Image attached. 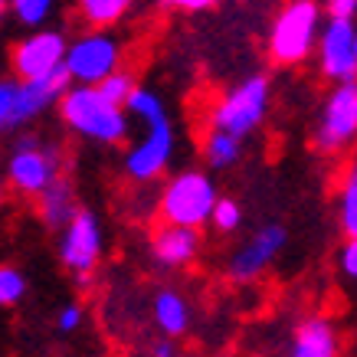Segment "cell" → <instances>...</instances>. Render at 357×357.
Wrapping results in <instances>:
<instances>
[{
  "label": "cell",
  "mask_w": 357,
  "mask_h": 357,
  "mask_svg": "<svg viewBox=\"0 0 357 357\" xmlns=\"http://www.w3.org/2000/svg\"><path fill=\"white\" fill-rule=\"evenodd\" d=\"M125 112L131 115V121L141 125V135L131 144L125 141L121 171L131 184H154L158 177L167 174L177 151V131L167 115V105L158 92L135 86L131 96L125 98Z\"/></svg>",
  "instance_id": "1"
},
{
  "label": "cell",
  "mask_w": 357,
  "mask_h": 357,
  "mask_svg": "<svg viewBox=\"0 0 357 357\" xmlns=\"http://www.w3.org/2000/svg\"><path fill=\"white\" fill-rule=\"evenodd\" d=\"M56 115L69 135L102 144V148H121L131 138V115L125 105L112 102L98 86H79L69 82L56 102Z\"/></svg>",
  "instance_id": "2"
},
{
  "label": "cell",
  "mask_w": 357,
  "mask_h": 357,
  "mask_svg": "<svg viewBox=\"0 0 357 357\" xmlns=\"http://www.w3.org/2000/svg\"><path fill=\"white\" fill-rule=\"evenodd\" d=\"M321 23H325V7L318 0H285V7L272 17L266 36L269 63L282 69L305 66L314 56Z\"/></svg>",
  "instance_id": "3"
},
{
  "label": "cell",
  "mask_w": 357,
  "mask_h": 357,
  "mask_svg": "<svg viewBox=\"0 0 357 357\" xmlns=\"http://www.w3.org/2000/svg\"><path fill=\"white\" fill-rule=\"evenodd\" d=\"M272 105V82L262 73L239 79L236 86H229L223 96L206 112V128H220L233 138L246 141L266 125Z\"/></svg>",
  "instance_id": "4"
},
{
  "label": "cell",
  "mask_w": 357,
  "mask_h": 357,
  "mask_svg": "<svg viewBox=\"0 0 357 357\" xmlns=\"http://www.w3.org/2000/svg\"><path fill=\"white\" fill-rule=\"evenodd\" d=\"M59 174H66V151L43 135L26 131L7 151L3 181H7V190H13L23 200H33L43 187L53 184Z\"/></svg>",
  "instance_id": "5"
},
{
  "label": "cell",
  "mask_w": 357,
  "mask_h": 357,
  "mask_svg": "<svg viewBox=\"0 0 357 357\" xmlns=\"http://www.w3.org/2000/svg\"><path fill=\"white\" fill-rule=\"evenodd\" d=\"M217 184L210 181L206 171H177L167 177L158 197V217L167 223H181V227L204 229L210 223V210L217 204Z\"/></svg>",
  "instance_id": "6"
},
{
  "label": "cell",
  "mask_w": 357,
  "mask_h": 357,
  "mask_svg": "<svg viewBox=\"0 0 357 357\" xmlns=\"http://www.w3.org/2000/svg\"><path fill=\"white\" fill-rule=\"evenodd\" d=\"M56 233H59L56 252H59L63 269L76 279V285L89 289L96 279L98 262H102V252H105V233H102L98 217L86 206H79Z\"/></svg>",
  "instance_id": "7"
},
{
  "label": "cell",
  "mask_w": 357,
  "mask_h": 357,
  "mask_svg": "<svg viewBox=\"0 0 357 357\" xmlns=\"http://www.w3.org/2000/svg\"><path fill=\"white\" fill-rule=\"evenodd\" d=\"M121 63H125V46H121L119 36L112 30H92V26H86V33H79L76 40L66 43L63 73L69 82L98 86Z\"/></svg>",
  "instance_id": "8"
},
{
  "label": "cell",
  "mask_w": 357,
  "mask_h": 357,
  "mask_svg": "<svg viewBox=\"0 0 357 357\" xmlns=\"http://www.w3.org/2000/svg\"><path fill=\"white\" fill-rule=\"evenodd\" d=\"M357 144V79L335 82L328 92L318 125H314V148L321 154H344Z\"/></svg>",
  "instance_id": "9"
},
{
  "label": "cell",
  "mask_w": 357,
  "mask_h": 357,
  "mask_svg": "<svg viewBox=\"0 0 357 357\" xmlns=\"http://www.w3.org/2000/svg\"><path fill=\"white\" fill-rule=\"evenodd\" d=\"M66 33L56 26H33L23 40L10 46V69L13 79H46L63 73L66 56Z\"/></svg>",
  "instance_id": "10"
},
{
  "label": "cell",
  "mask_w": 357,
  "mask_h": 357,
  "mask_svg": "<svg viewBox=\"0 0 357 357\" xmlns=\"http://www.w3.org/2000/svg\"><path fill=\"white\" fill-rule=\"evenodd\" d=\"M285 243H289V229L282 227V223H262V227L229 256L227 279L236 282V285L259 282L262 275L272 269V262L282 256Z\"/></svg>",
  "instance_id": "11"
},
{
  "label": "cell",
  "mask_w": 357,
  "mask_h": 357,
  "mask_svg": "<svg viewBox=\"0 0 357 357\" xmlns=\"http://www.w3.org/2000/svg\"><path fill=\"white\" fill-rule=\"evenodd\" d=\"M354 17H328L318 33V69L321 76L335 86V82H347L357 79V43H354Z\"/></svg>",
  "instance_id": "12"
},
{
  "label": "cell",
  "mask_w": 357,
  "mask_h": 357,
  "mask_svg": "<svg viewBox=\"0 0 357 357\" xmlns=\"http://www.w3.org/2000/svg\"><path fill=\"white\" fill-rule=\"evenodd\" d=\"M204 249V236L197 227H181L161 220L151 229V259L164 269H187L194 266L197 256Z\"/></svg>",
  "instance_id": "13"
},
{
  "label": "cell",
  "mask_w": 357,
  "mask_h": 357,
  "mask_svg": "<svg viewBox=\"0 0 357 357\" xmlns=\"http://www.w3.org/2000/svg\"><path fill=\"white\" fill-rule=\"evenodd\" d=\"M69 86L66 73L46 79H17V131L40 121L50 109H56V102L63 96V89Z\"/></svg>",
  "instance_id": "14"
},
{
  "label": "cell",
  "mask_w": 357,
  "mask_h": 357,
  "mask_svg": "<svg viewBox=\"0 0 357 357\" xmlns=\"http://www.w3.org/2000/svg\"><path fill=\"white\" fill-rule=\"evenodd\" d=\"M289 354L292 357H337L341 354V335H337V328L331 325L328 318H321V314L302 318L292 331Z\"/></svg>",
  "instance_id": "15"
},
{
  "label": "cell",
  "mask_w": 357,
  "mask_h": 357,
  "mask_svg": "<svg viewBox=\"0 0 357 357\" xmlns=\"http://www.w3.org/2000/svg\"><path fill=\"white\" fill-rule=\"evenodd\" d=\"M33 204H36V217L43 220V227L59 229L66 220L79 210V197H76L73 177H69V174H59L53 184L43 187L40 194L33 197Z\"/></svg>",
  "instance_id": "16"
},
{
  "label": "cell",
  "mask_w": 357,
  "mask_h": 357,
  "mask_svg": "<svg viewBox=\"0 0 357 357\" xmlns=\"http://www.w3.org/2000/svg\"><path fill=\"white\" fill-rule=\"evenodd\" d=\"M151 321L161 337L177 341L190 331V302L174 289H158V295L151 298Z\"/></svg>",
  "instance_id": "17"
},
{
  "label": "cell",
  "mask_w": 357,
  "mask_h": 357,
  "mask_svg": "<svg viewBox=\"0 0 357 357\" xmlns=\"http://www.w3.org/2000/svg\"><path fill=\"white\" fill-rule=\"evenodd\" d=\"M131 7L135 0H76V17L92 30H115Z\"/></svg>",
  "instance_id": "18"
},
{
  "label": "cell",
  "mask_w": 357,
  "mask_h": 357,
  "mask_svg": "<svg viewBox=\"0 0 357 357\" xmlns=\"http://www.w3.org/2000/svg\"><path fill=\"white\" fill-rule=\"evenodd\" d=\"M200 154H204L206 167L227 171V167L239 164V158H243V141L227 135V131H220V128H206L204 141H200Z\"/></svg>",
  "instance_id": "19"
},
{
  "label": "cell",
  "mask_w": 357,
  "mask_h": 357,
  "mask_svg": "<svg viewBox=\"0 0 357 357\" xmlns=\"http://www.w3.org/2000/svg\"><path fill=\"white\" fill-rule=\"evenodd\" d=\"M337 223L344 236H357V158L337 177Z\"/></svg>",
  "instance_id": "20"
},
{
  "label": "cell",
  "mask_w": 357,
  "mask_h": 357,
  "mask_svg": "<svg viewBox=\"0 0 357 357\" xmlns=\"http://www.w3.org/2000/svg\"><path fill=\"white\" fill-rule=\"evenodd\" d=\"M7 7H10V17L20 26L33 30V26H46L53 20L56 0H7Z\"/></svg>",
  "instance_id": "21"
},
{
  "label": "cell",
  "mask_w": 357,
  "mask_h": 357,
  "mask_svg": "<svg viewBox=\"0 0 357 357\" xmlns=\"http://www.w3.org/2000/svg\"><path fill=\"white\" fill-rule=\"evenodd\" d=\"M26 298V275L17 266H0V308H13Z\"/></svg>",
  "instance_id": "22"
},
{
  "label": "cell",
  "mask_w": 357,
  "mask_h": 357,
  "mask_svg": "<svg viewBox=\"0 0 357 357\" xmlns=\"http://www.w3.org/2000/svg\"><path fill=\"white\" fill-rule=\"evenodd\" d=\"M210 227L217 233H236L243 227V206L229 197H217V204L210 210Z\"/></svg>",
  "instance_id": "23"
},
{
  "label": "cell",
  "mask_w": 357,
  "mask_h": 357,
  "mask_svg": "<svg viewBox=\"0 0 357 357\" xmlns=\"http://www.w3.org/2000/svg\"><path fill=\"white\" fill-rule=\"evenodd\" d=\"M135 86H138V79L131 76L125 66H119L115 73H109V76L98 82V89H102V92H105L112 102H119V105H125V98L131 96V89H135Z\"/></svg>",
  "instance_id": "24"
},
{
  "label": "cell",
  "mask_w": 357,
  "mask_h": 357,
  "mask_svg": "<svg viewBox=\"0 0 357 357\" xmlns=\"http://www.w3.org/2000/svg\"><path fill=\"white\" fill-rule=\"evenodd\" d=\"M17 131V79H0V135Z\"/></svg>",
  "instance_id": "25"
},
{
  "label": "cell",
  "mask_w": 357,
  "mask_h": 357,
  "mask_svg": "<svg viewBox=\"0 0 357 357\" xmlns=\"http://www.w3.org/2000/svg\"><path fill=\"white\" fill-rule=\"evenodd\" d=\"M82 321H86V308L79 302H69L59 308V314H56V328L63 331V335H73V331H79L82 328Z\"/></svg>",
  "instance_id": "26"
},
{
  "label": "cell",
  "mask_w": 357,
  "mask_h": 357,
  "mask_svg": "<svg viewBox=\"0 0 357 357\" xmlns=\"http://www.w3.org/2000/svg\"><path fill=\"white\" fill-rule=\"evenodd\" d=\"M337 269L351 282H357V236H347L341 252H337Z\"/></svg>",
  "instance_id": "27"
},
{
  "label": "cell",
  "mask_w": 357,
  "mask_h": 357,
  "mask_svg": "<svg viewBox=\"0 0 357 357\" xmlns=\"http://www.w3.org/2000/svg\"><path fill=\"white\" fill-rule=\"evenodd\" d=\"M217 3H220V0H161V7L177 10V13H200V10L217 7Z\"/></svg>",
  "instance_id": "28"
},
{
  "label": "cell",
  "mask_w": 357,
  "mask_h": 357,
  "mask_svg": "<svg viewBox=\"0 0 357 357\" xmlns=\"http://www.w3.org/2000/svg\"><path fill=\"white\" fill-rule=\"evenodd\" d=\"M328 17H357V0H325Z\"/></svg>",
  "instance_id": "29"
},
{
  "label": "cell",
  "mask_w": 357,
  "mask_h": 357,
  "mask_svg": "<svg viewBox=\"0 0 357 357\" xmlns=\"http://www.w3.org/2000/svg\"><path fill=\"white\" fill-rule=\"evenodd\" d=\"M151 354H154V357H174L177 351H174V341H171V337H164V341L151 344Z\"/></svg>",
  "instance_id": "30"
},
{
  "label": "cell",
  "mask_w": 357,
  "mask_h": 357,
  "mask_svg": "<svg viewBox=\"0 0 357 357\" xmlns=\"http://www.w3.org/2000/svg\"><path fill=\"white\" fill-rule=\"evenodd\" d=\"M7 204V181H3V174H0V210Z\"/></svg>",
  "instance_id": "31"
},
{
  "label": "cell",
  "mask_w": 357,
  "mask_h": 357,
  "mask_svg": "<svg viewBox=\"0 0 357 357\" xmlns=\"http://www.w3.org/2000/svg\"><path fill=\"white\" fill-rule=\"evenodd\" d=\"M7 17H10V7H7V0H0V26L7 23Z\"/></svg>",
  "instance_id": "32"
},
{
  "label": "cell",
  "mask_w": 357,
  "mask_h": 357,
  "mask_svg": "<svg viewBox=\"0 0 357 357\" xmlns=\"http://www.w3.org/2000/svg\"><path fill=\"white\" fill-rule=\"evenodd\" d=\"M354 43H357V26H354Z\"/></svg>",
  "instance_id": "33"
}]
</instances>
